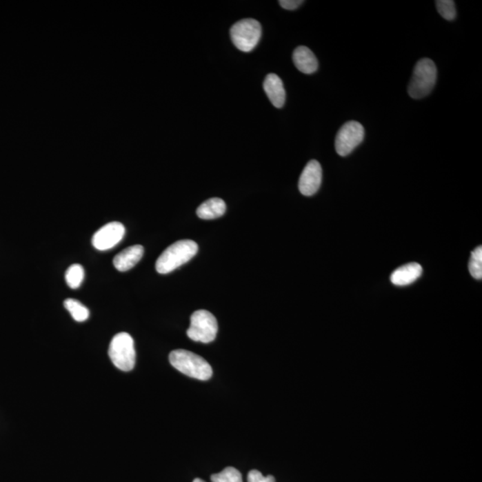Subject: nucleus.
Segmentation results:
<instances>
[{
  "instance_id": "1",
  "label": "nucleus",
  "mask_w": 482,
  "mask_h": 482,
  "mask_svg": "<svg viewBox=\"0 0 482 482\" xmlns=\"http://www.w3.org/2000/svg\"><path fill=\"white\" fill-rule=\"evenodd\" d=\"M198 250V244L190 239L175 242L160 254L156 263L157 272L166 274L174 271L195 257Z\"/></svg>"
},
{
  "instance_id": "2",
  "label": "nucleus",
  "mask_w": 482,
  "mask_h": 482,
  "mask_svg": "<svg viewBox=\"0 0 482 482\" xmlns=\"http://www.w3.org/2000/svg\"><path fill=\"white\" fill-rule=\"evenodd\" d=\"M169 361L177 371L197 380L208 381L213 375V369L207 361L190 351H172L170 353Z\"/></svg>"
},
{
  "instance_id": "3",
  "label": "nucleus",
  "mask_w": 482,
  "mask_h": 482,
  "mask_svg": "<svg viewBox=\"0 0 482 482\" xmlns=\"http://www.w3.org/2000/svg\"><path fill=\"white\" fill-rule=\"evenodd\" d=\"M436 81V68L429 59H421L414 69L413 77L408 86L411 98L420 99L432 92Z\"/></svg>"
},
{
  "instance_id": "4",
  "label": "nucleus",
  "mask_w": 482,
  "mask_h": 482,
  "mask_svg": "<svg viewBox=\"0 0 482 482\" xmlns=\"http://www.w3.org/2000/svg\"><path fill=\"white\" fill-rule=\"evenodd\" d=\"M109 357L117 369L130 372L134 368L136 351L134 341L127 332H120L115 335L109 345Z\"/></svg>"
},
{
  "instance_id": "5",
  "label": "nucleus",
  "mask_w": 482,
  "mask_h": 482,
  "mask_svg": "<svg viewBox=\"0 0 482 482\" xmlns=\"http://www.w3.org/2000/svg\"><path fill=\"white\" fill-rule=\"evenodd\" d=\"M262 35V27L257 20L243 19L236 23L230 29V37L233 44L243 52H250L259 42Z\"/></svg>"
},
{
  "instance_id": "6",
  "label": "nucleus",
  "mask_w": 482,
  "mask_h": 482,
  "mask_svg": "<svg viewBox=\"0 0 482 482\" xmlns=\"http://www.w3.org/2000/svg\"><path fill=\"white\" fill-rule=\"evenodd\" d=\"M217 320L213 314L207 310L194 312L187 330L188 337L196 342L210 343L217 338Z\"/></svg>"
},
{
  "instance_id": "7",
  "label": "nucleus",
  "mask_w": 482,
  "mask_h": 482,
  "mask_svg": "<svg viewBox=\"0 0 482 482\" xmlns=\"http://www.w3.org/2000/svg\"><path fill=\"white\" fill-rule=\"evenodd\" d=\"M365 139V128L356 121L345 123L339 129L335 139V150L339 156L347 157L353 152Z\"/></svg>"
},
{
  "instance_id": "8",
  "label": "nucleus",
  "mask_w": 482,
  "mask_h": 482,
  "mask_svg": "<svg viewBox=\"0 0 482 482\" xmlns=\"http://www.w3.org/2000/svg\"><path fill=\"white\" fill-rule=\"evenodd\" d=\"M125 234L123 224L112 222L101 227L92 237V245L96 250L106 251L111 250L120 243Z\"/></svg>"
},
{
  "instance_id": "9",
  "label": "nucleus",
  "mask_w": 482,
  "mask_h": 482,
  "mask_svg": "<svg viewBox=\"0 0 482 482\" xmlns=\"http://www.w3.org/2000/svg\"><path fill=\"white\" fill-rule=\"evenodd\" d=\"M323 179V170L320 163L311 160L303 170L299 181V189L303 195L310 197L318 192Z\"/></svg>"
},
{
  "instance_id": "10",
  "label": "nucleus",
  "mask_w": 482,
  "mask_h": 482,
  "mask_svg": "<svg viewBox=\"0 0 482 482\" xmlns=\"http://www.w3.org/2000/svg\"><path fill=\"white\" fill-rule=\"evenodd\" d=\"M144 254V248L141 245H132L114 257V268L120 272L129 271L141 261Z\"/></svg>"
},
{
  "instance_id": "11",
  "label": "nucleus",
  "mask_w": 482,
  "mask_h": 482,
  "mask_svg": "<svg viewBox=\"0 0 482 482\" xmlns=\"http://www.w3.org/2000/svg\"><path fill=\"white\" fill-rule=\"evenodd\" d=\"M263 89L268 95L270 101L275 108H283L286 100V92L281 79L274 74H270L266 77L263 83Z\"/></svg>"
},
{
  "instance_id": "12",
  "label": "nucleus",
  "mask_w": 482,
  "mask_h": 482,
  "mask_svg": "<svg viewBox=\"0 0 482 482\" xmlns=\"http://www.w3.org/2000/svg\"><path fill=\"white\" fill-rule=\"evenodd\" d=\"M423 274V268L417 263H411L401 266L393 272L390 281L396 286H408L414 283Z\"/></svg>"
},
{
  "instance_id": "13",
  "label": "nucleus",
  "mask_w": 482,
  "mask_h": 482,
  "mask_svg": "<svg viewBox=\"0 0 482 482\" xmlns=\"http://www.w3.org/2000/svg\"><path fill=\"white\" fill-rule=\"evenodd\" d=\"M293 62L303 74H314L318 69L317 57L308 47L300 46L296 48L293 53Z\"/></svg>"
},
{
  "instance_id": "14",
  "label": "nucleus",
  "mask_w": 482,
  "mask_h": 482,
  "mask_svg": "<svg viewBox=\"0 0 482 482\" xmlns=\"http://www.w3.org/2000/svg\"><path fill=\"white\" fill-rule=\"evenodd\" d=\"M226 212L225 202L223 199L213 198L202 203L197 209V214L204 220H212L223 217Z\"/></svg>"
},
{
  "instance_id": "15",
  "label": "nucleus",
  "mask_w": 482,
  "mask_h": 482,
  "mask_svg": "<svg viewBox=\"0 0 482 482\" xmlns=\"http://www.w3.org/2000/svg\"><path fill=\"white\" fill-rule=\"evenodd\" d=\"M63 305H65L66 310L71 314L74 320L79 321V323L86 321L90 317L89 309L77 299H66Z\"/></svg>"
},
{
  "instance_id": "16",
  "label": "nucleus",
  "mask_w": 482,
  "mask_h": 482,
  "mask_svg": "<svg viewBox=\"0 0 482 482\" xmlns=\"http://www.w3.org/2000/svg\"><path fill=\"white\" fill-rule=\"evenodd\" d=\"M84 280V269L79 263L70 266L66 272V281L71 289L77 290L81 287Z\"/></svg>"
},
{
  "instance_id": "17",
  "label": "nucleus",
  "mask_w": 482,
  "mask_h": 482,
  "mask_svg": "<svg viewBox=\"0 0 482 482\" xmlns=\"http://www.w3.org/2000/svg\"><path fill=\"white\" fill-rule=\"evenodd\" d=\"M470 274L476 279V280H481L482 279V247L475 248L474 252L472 253L471 259L469 262Z\"/></svg>"
},
{
  "instance_id": "18",
  "label": "nucleus",
  "mask_w": 482,
  "mask_h": 482,
  "mask_svg": "<svg viewBox=\"0 0 482 482\" xmlns=\"http://www.w3.org/2000/svg\"><path fill=\"white\" fill-rule=\"evenodd\" d=\"M212 482H243L242 475L234 467H227L219 474L211 476Z\"/></svg>"
},
{
  "instance_id": "19",
  "label": "nucleus",
  "mask_w": 482,
  "mask_h": 482,
  "mask_svg": "<svg viewBox=\"0 0 482 482\" xmlns=\"http://www.w3.org/2000/svg\"><path fill=\"white\" fill-rule=\"evenodd\" d=\"M439 14L448 21L454 20L456 17V5L453 0H438L436 1Z\"/></svg>"
},
{
  "instance_id": "20",
  "label": "nucleus",
  "mask_w": 482,
  "mask_h": 482,
  "mask_svg": "<svg viewBox=\"0 0 482 482\" xmlns=\"http://www.w3.org/2000/svg\"><path fill=\"white\" fill-rule=\"evenodd\" d=\"M248 482H275L274 476H263L257 470H252L248 475Z\"/></svg>"
},
{
  "instance_id": "21",
  "label": "nucleus",
  "mask_w": 482,
  "mask_h": 482,
  "mask_svg": "<svg viewBox=\"0 0 482 482\" xmlns=\"http://www.w3.org/2000/svg\"><path fill=\"white\" fill-rule=\"evenodd\" d=\"M304 3L302 0H280L279 4L281 6V8L287 9V10H295V9L300 7Z\"/></svg>"
},
{
  "instance_id": "22",
  "label": "nucleus",
  "mask_w": 482,
  "mask_h": 482,
  "mask_svg": "<svg viewBox=\"0 0 482 482\" xmlns=\"http://www.w3.org/2000/svg\"><path fill=\"white\" fill-rule=\"evenodd\" d=\"M193 482H205V481L201 480V479L197 478V479H195V480L193 481Z\"/></svg>"
}]
</instances>
